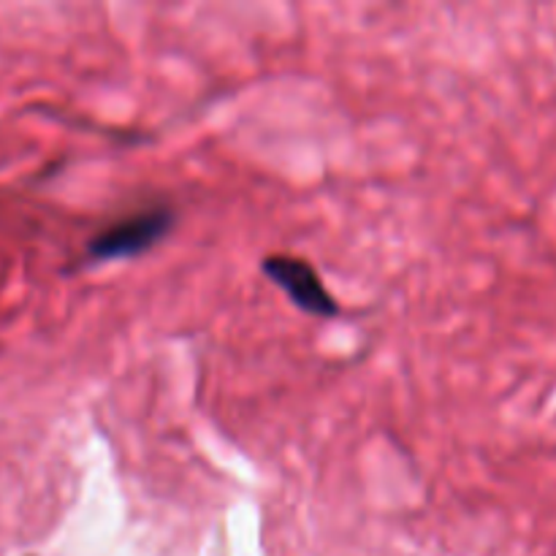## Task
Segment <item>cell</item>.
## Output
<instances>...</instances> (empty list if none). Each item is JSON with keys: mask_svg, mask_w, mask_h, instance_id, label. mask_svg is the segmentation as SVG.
Segmentation results:
<instances>
[{"mask_svg": "<svg viewBox=\"0 0 556 556\" xmlns=\"http://www.w3.org/2000/svg\"><path fill=\"white\" fill-rule=\"evenodd\" d=\"M174 226V212L168 206H150V210L134 212L123 220L112 223L96 233L87 248V255L92 261H117V258H136L155 248Z\"/></svg>", "mask_w": 556, "mask_h": 556, "instance_id": "1", "label": "cell"}, {"mask_svg": "<svg viewBox=\"0 0 556 556\" xmlns=\"http://www.w3.org/2000/svg\"><path fill=\"white\" fill-rule=\"evenodd\" d=\"M264 275L271 277L304 313L315 315V318H334V315H340L337 299L331 296L329 288L318 277V271L304 258L269 255V258H264Z\"/></svg>", "mask_w": 556, "mask_h": 556, "instance_id": "2", "label": "cell"}]
</instances>
